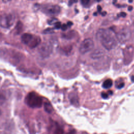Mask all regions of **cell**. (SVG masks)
I'll return each mask as SVG.
<instances>
[{"instance_id": "cell-26", "label": "cell", "mask_w": 134, "mask_h": 134, "mask_svg": "<svg viewBox=\"0 0 134 134\" xmlns=\"http://www.w3.org/2000/svg\"><path fill=\"white\" fill-rule=\"evenodd\" d=\"M106 12H103V13H101V14L102 15V16H105V15H106Z\"/></svg>"}, {"instance_id": "cell-23", "label": "cell", "mask_w": 134, "mask_h": 134, "mask_svg": "<svg viewBox=\"0 0 134 134\" xmlns=\"http://www.w3.org/2000/svg\"><path fill=\"white\" fill-rule=\"evenodd\" d=\"M97 10L99 13H101V11H102V7L98 5L97 6Z\"/></svg>"}, {"instance_id": "cell-2", "label": "cell", "mask_w": 134, "mask_h": 134, "mask_svg": "<svg viewBox=\"0 0 134 134\" xmlns=\"http://www.w3.org/2000/svg\"><path fill=\"white\" fill-rule=\"evenodd\" d=\"M25 102L29 107L32 108H40L42 104L41 97L34 92H30L27 95Z\"/></svg>"}, {"instance_id": "cell-18", "label": "cell", "mask_w": 134, "mask_h": 134, "mask_svg": "<svg viewBox=\"0 0 134 134\" xmlns=\"http://www.w3.org/2000/svg\"><path fill=\"white\" fill-rule=\"evenodd\" d=\"M124 82H120L119 83H118L117 85H116V87L118 89H120V88H122L124 86Z\"/></svg>"}, {"instance_id": "cell-16", "label": "cell", "mask_w": 134, "mask_h": 134, "mask_svg": "<svg viewBox=\"0 0 134 134\" xmlns=\"http://www.w3.org/2000/svg\"><path fill=\"white\" fill-rule=\"evenodd\" d=\"M61 23L59 21H57L54 24V28L55 29H59L60 28H61Z\"/></svg>"}, {"instance_id": "cell-11", "label": "cell", "mask_w": 134, "mask_h": 134, "mask_svg": "<svg viewBox=\"0 0 134 134\" xmlns=\"http://www.w3.org/2000/svg\"><path fill=\"white\" fill-rule=\"evenodd\" d=\"M44 110L48 114H51L53 111V108L51 104L48 102H46L43 104Z\"/></svg>"}, {"instance_id": "cell-22", "label": "cell", "mask_w": 134, "mask_h": 134, "mask_svg": "<svg viewBox=\"0 0 134 134\" xmlns=\"http://www.w3.org/2000/svg\"><path fill=\"white\" fill-rule=\"evenodd\" d=\"M119 16H121V17H125L126 16V13H125V12H121V13L119 14Z\"/></svg>"}, {"instance_id": "cell-17", "label": "cell", "mask_w": 134, "mask_h": 134, "mask_svg": "<svg viewBox=\"0 0 134 134\" xmlns=\"http://www.w3.org/2000/svg\"><path fill=\"white\" fill-rule=\"evenodd\" d=\"M90 0H81V3L83 6H86L90 2Z\"/></svg>"}, {"instance_id": "cell-28", "label": "cell", "mask_w": 134, "mask_h": 134, "mask_svg": "<svg viewBox=\"0 0 134 134\" xmlns=\"http://www.w3.org/2000/svg\"><path fill=\"white\" fill-rule=\"evenodd\" d=\"M132 2V0H129V3H131Z\"/></svg>"}, {"instance_id": "cell-27", "label": "cell", "mask_w": 134, "mask_h": 134, "mask_svg": "<svg viewBox=\"0 0 134 134\" xmlns=\"http://www.w3.org/2000/svg\"><path fill=\"white\" fill-rule=\"evenodd\" d=\"M95 1H96L97 2H100L101 0H95Z\"/></svg>"}, {"instance_id": "cell-13", "label": "cell", "mask_w": 134, "mask_h": 134, "mask_svg": "<svg viewBox=\"0 0 134 134\" xmlns=\"http://www.w3.org/2000/svg\"><path fill=\"white\" fill-rule=\"evenodd\" d=\"M75 35V32L74 31H70L65 34L63 35V38L66 39H71Z\"/></svg>"}, {"instance_id": "cell-6", "label": "cell", "mask_w": 134, "mask_h": 134, "mask_svg": "<svg viewBox=\"0 0 134 134\" xmlns=\"http://www.w3.org/2000/svg\"><path fill=\"white\" fill-rule=\"evenodd\" d=\"M116 36L118 41L122 43L129 40L131 37V32L128 29L123 28L119 31Z\"/></svg>"}, {"instance_id": "cell-20", "label": "cell", "mask_w": 134, "mask_h": 134, "mask_svg": "<svg viewBox=\"0 0 134 134\" xmlns=\"http://www.w3.org/2000/svg\"><path fill=\"white\" fill-rule=\"evenodd\" d=\"M69 27V26L68 25V24H63L62 26H61V29L63 31H65L67 29L68 27Z\"/></svg>"}, {"instance_id": "cell-8", "label": "cell", "mask_w": 134, "mask_h": 134, "mask_svg": "<svg viewBox=\"0 0 134 134\" xmlns=\"http://www.w3.org/2000/svg\"><path fill=\"white\" fill-rule=\"evenodd\" d=\"M60 7L57 5H50L48 6H46L42 9V11L45 14L51 15V16H56L58 15L60 12Z\"/></svg>"}, {"instance_id": "cell-24", "label": "cell", "mask_w": 134, "mask_h": 134, "mask_svg": "<svg viewBox=\"0 0 134 134\" xmlns=\"http://www.w3.org/2000/svg\"><path fill=\"white\" fill-rule=\"evenodd\" d=\"M2 2H3V3H7V2H10V1H12V0H2Z\"/></svg>"}, {"instance_id": "cell-25", "label": "cell", "mask_w": 134, "mask_h": 134, "mask_svg": "<svg viewBox=\"0 0 134 134\" xmlns=\"http://www.w3.org/2000/svg\"><path fill=\"white\" fill-rule=\"evenodd\" d=\"M132 8H133V7H132L131 6H129L128 7V10H129V11H131V10L132 9Z\"/></svg>"}, {"instance_id": "cell-5", "label": "cell", "mask_w": 134, "mask_h": 134, "mask_svg": "<svg viewBox=\"0 0 134 134\" xmlns=\"http://www.w3.org/2000/svg\"><path fill=\"white\" fill-rule=\"evenodd\" d=\"M94 47V42L92 39L87 38L81 42L79 47V52L81 54H85L91 51Z\"/></svg>"}, {"instance_id": "cell-3", "label": "cell", "mask_w": 134, "mask_h": 134, "mask_svg": "<svg viewBox=\"0 0 134 134\" xmlns=\"http://www.w3.org/2000/svg\"><path fill=\"white\" fill-rule=\"evenodd\" d=\"M21 41L24 44L32 49L40 44L41 39L39 36H34L29 33H25L21 36Z\"/></svg>"}, {"instance_id": "cell-14", "label": "cell", "mask_w": 134, "mask_h": 134, "mask_svg": "<svg viewBox=\"0 0 134 134\" xmlns=\"http://www.w3.org/2000/svg\"><path fill=\"white\" fill-rule=\"evenodd\" d=\"M57 19H55V18H52V19H50V20H49L48 21V23L50 25H52V24H54L56 22H57Z\"/></svg>"}, {"instance_id": "cell-19", "label": "cell", "mask_w": 134, "mask_h": 134, "mask_svg": "<svg viewBox=\"0 0 134 134\" xmlns=\"http://www.w3.org/2000/svg\"><path fill=\"white\" fill-rule=\"evenodd\" d=\"M101 96H102V98H103L104 99H106L108 97V94L105 92H102L101 94Z\"/></svg>"}, {"instance_id": "cell-21", "label": "cell", "mask_w": 134, "mask_h": 134, "mask_svg": "<svg viewBox=\"0 0 134 134\" xmlns=\"http://www.w3.org/2000/svg\"><path fill=\"white\" fill-rule=\"evenodd\" d=\"M77 2V0H69V5L71 6L73 3H76Z\"/></svg>"}, {"instance_id": "cell-10", "label": "cell", "mask_w": 134, "mask_h": 134, "mask_svg": "<svg viewBox=\"0 0 134 134\" xmlns=\"http://www.w3.org/2000/svg\"><path fill=\"white\" fill-rule=\"evenodd\" d=\"M104 55V52L102 50L97 49L94 50L91 54L90 57L93 59H97L101 58Z\"/></svg>"}, {"instance_id": "cell-15", "label": "cell", "mask_w": 134, "mask_h": 134, "mask_svg": "<svg viewBox=\"0 0 134 134\" xmlns=\"http://www.w3.org/2000/svg\"><path fill=\"white\" fill-rule=\"evenodd\" d=\"M53 32V29L52 28H47L43 31L44 34H51Z\"/></svg>"}, {"instance_id": "cell-1", "label": "cell", "mask_w": 134, "mask_h": 134, "mask_svg": "<svg viewBox=\"0 0 134 134\" xmlns=\"http://www.w3.org/2000/svg\"><path fill=\"white\" fill-rule=\"evenodd\" d=\"M97 40L107 50H110L117 45V38L110 29H100L96 35Z\"/></svg>"}, {"instance_id": "cell-12", "label": "cell", "mask_w": 134, "mask_h": 134, "mask_svg": "<svg viewBox=\"0 0 134 134\" xmlns=\"http://www.w3.org/2000/svg\"><path fill=\"white\" fill-rule=\"evenodd\" d=\"M112 85H113V81L110 79H107L103 82L102 84L103 87L105 89H107L111 87Z\"/></svg>"}, {"instance_id": "cell-7", "label": "cell", "mask_w": 134, "mask_h": 134, "mask_svg": "<svg viewBox=\"0 0 134 134\" xmlns=\"http://www.w3.org/2000/svg\"><path fill=\"white\" fill-rule=\"evenodd\" d=\"M15 17L11 14L4 15L1 17V26L3 28H8L12 26L14 22Z\"/></svg>"}, {"instance_id": "cell-4", "label": "cell", "mask_w": 134, "mask_h": 134, "mask_svg": "<svg viewBox=\"0 0 134 134\" xmlns=\"http://www.w3.org/2000/svg\"><path fill=\"white\" fill-rule=\"evenodd\" d=\"M53 47L50 42H43L38 49V53L42 58H48L52 53Z\"/></svg>"}, {"instance_id": "cell-9", "label": "cell", "mask_w": 134, "mask_h": 134, "mask_svg": "<svg viewBox=\"0 0 134 134\" xmlns=\"http://www.w3.org/2000/svg\"><path fill=\"white\" fill-rule=\"evenodd\" d=\"M69 99L72 105L75 106H78L79 105V97L76 92H70L69 94Z\"/></svg>"}]
</instances>
